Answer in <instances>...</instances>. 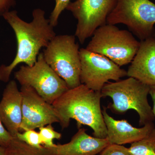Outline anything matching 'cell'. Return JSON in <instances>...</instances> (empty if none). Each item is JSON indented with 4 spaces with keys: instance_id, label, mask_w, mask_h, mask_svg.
Returning a JSON list of instances; mask_svg holds the SVG:
<instances>
[{
    "instance_id": "3",
    "label": "cell",
    "mask_w": 155,
    "mask_h": 155,
    "mask_svg": "<svg viewBox=\"0 0 155 155\" xmlns=\"http://www.w3.org/2000/svg\"><path fill=\"white\" fill-rule=\"evenodd\" d=\"M150 86L132 77L106 83L101 91L102 97H110L113 102L107 108L117 114H125L130 110L136 111L139 116V125L143 126L154 121L152 108L148 100Z\"/></svg>"
},
{
    "instance_id": "5",
    "label": "cell",
    "mask_w": 155,
    "mask_h": 155,
    "mask_svg": "<svg viewBox=\"0 0 155 155\" xmlns=\"http://www.w3.org/2000/svg\"><path fill=\"white\" fill-rule=\"evenodd\" d=\"M75 35H56L44 50L46 63L67 83L69 89L81 84L79 45Z\"/></svg>"
},
{
    "instance_id": "21",
    "label": "cell",
    "mask_w": 155,
    "mask_h": 155,
    "mask_svg": "<svg viewBox=\"0 0 155 155\" xmlns=\"http://www.w3.org/2000/svg\"><path fill=\"white\" fill-rule=\"evenodd\" d=\"M13 137H14L6 129L0 119V146L6 147L11 143Z\"/></svg>"
},
{
    "instance_id": "12",
    "label": "cell",
    "mask_w": 155,
    "mask_h": 155,
    "mask_svg": "<svg viewBox=\"0 0 155 155\" xmlns=\"http://www.w3.org/2000/svg\"><path fill=\"white\" fill-rule=\"evenodd\" d=\"M132 77L150 87L155 86V39L150 37L140 41L137 52L127 71Z\"/></svg>"
},
{
    "instance_id": "19",
    "label": "cell",
    "mask_w": 155,
    "mask_h": 155,
    "mask_svg": "<svg viewBox=\"0 0 155 155\" xmlns=\"http://www.w3.org/2000/svg\"><path fill=\"white\" fill-rule=\"evenodd\" d=\"M54 1L55 5L49 18L50 23L54 27L58 25L60 15L66 9L71 0H54Z\"/></svg>"
},
{
    "instance_id": "16",
    "label": "cell",
    "mask_w": 155,
    "mask_h": 155,
    "mask_svg": "<svg viewBox=\"0 0 155 155\" xmlns=\"http://www.w3.org/2000/svg\"><path fill=\"white\" fill-rule=\"evenodd\" d=\"M131 155H155V127L142 139L128 148Z\"/></svg>"
},
{
    "instance_id": "24",
    "label": "cell",
    "mask_w": 155,
    "mask_h": 155,
    "mask_svg": "<svg viewBox=\"0 0 155 155\" xmlns=\"http://www.w3.org/2000/svg\"><path fill=\"white\" fill-rule=\"evenodd\" d=\"M5 148L0 146V155H4L5 154Z\"/></svg>"
},
{
    "instance_id": "10",
    "label": "cell",
    "mask_w": 155,
    "mask_h": 155,
    "mask_svg": "<svg viewBox=\"0 0 155 155\" xmlns=\"http://www.w3.org/2000/svg\"><path fill=\"white\" fill-rule=\"evenodd\" d=\"M20 91L22 95V121L19 132L60 123L59 116L54 106L33 88L22 86Z\"/></svg>"
},
{
    "instance_id": "8",
    "label": "cell",
    "mask_w": 155,
    "mask_h": 155,
    "mask_svg": "<svg viewBox=\"0 0 155 155\" xmlns=\"http://www.w3.org/2000/svg\"><path fill=\"white\" fill-rule=\"evenodd\" d=\"M117 0H75L66 10L77 19L75 35L81 44L92 36L97 28L107 23Z\"/></svg>"
},
{
    "instance_id": "22",
    "label": "cell",
    "mask_w": 155,
    "mask_h": 155,
    "mask_svg": "<svg viewBox=\"0 0 155 155\" xmlns=\"http://www.w3.org/2000/svg\"><path fill=\"white\" fill-rule=\"evenodd\" d=\"M15 5V0H0V16L10 11Z\"/></svg>"
},
{
    "instance_id": "9",
    "label": "cell",
    "mask_w": 155,
    "mask_h": 155,
    "mask_svg": "<svg viewBox=\"0 0 155 155\" xmlns=\"http://www.w3.org/2000/svg\"><path fill=\"white\" fill-rule=\"evenodd\" d=\"M80 81L88 88L101 91L109 80L118 81L127 76V71L104 56L82 48L79 50Z\"/></svg>"
},
{
    "instance_id": "1",
    "label": "cell",
    "mask_w": 155,
    "mask_h": 155,
    "mask_svg": "<svg viewBox=\"0 0 155 155\" xmlns=\"http://www.w3.org/2000/svg\"><path fill=\"white\" fill-rule=\"evenodd\" d=\"M32 15V21L29 22L20 18L16 11H10L2 15L15 33L17 51L11 64L0 66L1 81L8 82L11 73L19 64L33 66L42 48H46L56 35L49 19L46 18L45 11L38 8L34 9Z\"/></svg>"
},
{
    "instance_id": "7",
    "label": "cell",
    "mask_w": 155,
    "mask_h": 155,
    "mask_svg": "<svg viewBox=\"0 0 155 155\" xmlns=\"http://www.w3.org/2000/svg\"><path fill=\"white\" fill-rule=\"evenodd\" d=\"M14 76L21 86L32 87L51 104L69 89L66 82L46 63L43 53L39 54L33 66H21Z\"/></svg>"
},
{
    "instance_id": "4",
    "label": "cell",
    "mask_w": 155,
    "mask_h": 155,
    "mask_svg": "<svg viewBox=\"0 0 155 155\" xmlns=\"http://www.w3.org/2000/svg\"><path fill=\"white\" fill-rule=\"evenodd\" d=\"M91 37L85 48L120 67L131 63L140 45L130 31L107 23L97 28Z\"/></svg>"
},
{
    "instance_id": "13",
    "label": "cell",
    "mask_w": 155,
    "mask_h": 155,
    "mask_svg": "<svg viewBox=\"0 0 155 155\" xmlns=\"http://www.w3.org/2000/svg\"><path fill=\"white\" fill-rule=\"evenodd\" d=\"M107 108L102 110L107 130V138L110 144L123 145L138 141L145 137L155 127L153 122L141 127H134L127 120H116L108 114Z\"/></svg>"
},
{
    "instance_id": "11",
    "label": "cell",
    "mask_w": 155,
    "mask_h": 155,
    "mask_svg": "<svg viewBox=\"0 0 155 155\" xmlns=\"http://www.w3.org/2000/svg\"><path fill=\"white\" fill-rule=\"evenodd\" d=\"M0 119L9 133L16 137L22 121V95L15 80L9 81L3 91Z\"/></svg>"
},
{
    "instance_id": "20",
    "label": "cell",
    "mask_w": 155,
    "mask_h": 155,
    "mask_svg": "<svg viewBox=\"0 0 155 155\" xmlns=\"http://www.w3.org/2000/svg\"><path fill=\"white\" fill-rule=\"evenodd\" d=\"M100 155H131L128 148L123 145L110 144L100 153Z\"/></svg>"
},
{
    "instance_id": "18",
    "label": "cell",
    "mask_w": 155,
    "mask_h": 155,
    "mask_svg": "<svg viewBox=\"0 0 155 155\" xmlns=\"http://www.w3.org/2000/svg\"><path fill=\"white\" fill-rule=\"evenodd\" d=\"M16 137L28 145L34 147L41 148L43 146L39 133L35 131V129H29L22 132H19Z\"/></svg>"
},
{
    "instance_id": "2",
    "label": "cell",
    "mask_w": 155,
    "mask_h": 155,
    "mask_svg": "<svg viewBox=\"0 0 155 155\" xmlns=\"http://www.w3.org/2000/svg\"><path fill=\"white\" fill-rule=\"evenodd\" d=\"M101 91L92 90L84 84L69 89L53 103L62 129L69 127L71 119L77 122L78 128L87 125L94 137L106 138L107 130L101 108Z\"/></svg>"
},
{
    "instance_id": "25",
    "label": "cell",
    "mask_w": 155,
    "mask_h": 155,
    "mask_svg": "<svg viewBox=\"0 0 155 155\" xmlns=\"http://www.w3.org/2000/svg\"><path fill=\"white\" fill-rule=\"evenodd\" d=\"M154 38L155 39V33L154 35Z\"/></svg>"
},
{
    "instance_id": "23",
    "label": "cell",
    "mask_w": 155,
    "mask_h": 155,
    "mask_svg": "<svg viewBox=\"0 0 155 155\" xmlns=\"http://www.w3.org/2000/svg\"><path fill=\"white\" fill-rule=\"evenodd\" d=\"M149 94L150 95L153 103L152 108L153 114L155 117V86L150 87Z\"/></svg>"
},
{
    "instance_id": "6",
    "label": "cell",
    "mask_w": 155,
    "mask_h": 155,
    "mask_svg": "<svg viewBox=\"0 0 155 155\" xmlns=\"http://www.w3.org/2000/svg\"><path fill=\"white\" fill-rule=\"evenodd\" d=\"M107 23L122 24L143 41L155 33V4L150 0H117Z\"/></svg>"
},
{
    "instance_id": "15",
    "label": "cell",
    "mask_w": 155,
    "mask_h": 155,
    "mask_svg": "<svg viewBox=\"0 0 155 155\" xmlns=\"http://www.w3.org/2000/svg\"><path fill=\"white\" fill-rule=\"evenodd\" d=\"M4 155H56L46 147L41 148L34 147L19 140L17 137H13L11 143L5 148Z\"/></svg>"
},
{
    "instance_id": "14",
    "label": "cell",
    "mask_w": 155,
    "mask_h": 155,
    "mask_svg": "<svg viewBox=\"0 0 155 155\" xmlns=\"http://www.w3.org/2000/svg\"><path fill=\"white\" fill-rule=\"evenodd\" d=\"M110 144L107 139L91 136L80 128L69 142L47 148L56 155H97Z\"/></svg>"
},
{
    "instance_id": "17",
    "label": "cell",
    "mask_w": 155,
    "mask_h": 155,
    "mask_svg": "<svg viewBox=\"0 0 155 155\" xmlns=\"http://www.w3.org/2000/svg\"><path fill=\"white\" fill-rule=\"evenodd\" d=\"M40 135L44 146L51 147L54 145L53 140L54 139H60L62 134L54 130L52 124L47 125L39 128Z\"/></svg>"
}]
</instances>
